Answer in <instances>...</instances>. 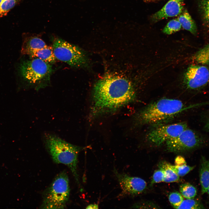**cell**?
Masks as SVG:
<instances>
[{
    "mask_svg": "<svg viewBox=\"0 0 209 209\" xmlns=\"http://www.w3.org/2000/svg\"><path fill=\"white\" fill-rule=\"evenodd\" d=\"M136 92L131 82L117 75L100 79L93 88L91 112L94 116L113 111L134 100Z\"/></svg>",
    "mask_w": 209,
    "mask_h": 209,
    "instance_id": "6da1fadb",
    "label": "cell"
},
{
    "mask_svg": "<svg viewBox=\"0 0 209 209\" xmlns=\"http://www.w3.org/2000/svg\"><path fill=\"white\" fill-rule=\"evenodd\" d=\"M193 107V105L185 107L179 100L162 98L149 104L140 110L136 116V120L141 125H160L185 110Z\"/></svg>",
    "mask_w": 209,
    "mask_h": 209,
    "instance_id": "7a4b0ae2",
    "label": "cell"
},
{
    "mask_svg": "<svg viewBox=\"0 0 209 209\" xmlns=\"http://www.w3.org/2000/svg\"><path fill=\"white\" fill-rule=\"evenodd\" d=\"M45 147L53 161L66 165L80 185L77 171L78 156L82 147L69 143L55 135L46 134L44 136Z\"/></svg>",
    "mask_w": 209,
    "mask_h": 209,
    "instance_id": "3957f363",
    "label": "cell"
},
{
    "mask_svg": "<svg viewBox=\"0 0 209 209\" xmlns=\"http://www.w3.org/2000/svg\"><path fill=\"white\" fill-rule=\"evenodd\" d=\"M19 71L21 78L28 85L38 90L48 85L53 69L49 63L33 58L22 61Z\"/></svg>",
    "mask_w": 209,
    "mask_h": 209,
    "instance_id": "277c9868",
    "label": "cell"
},
{
    "mask_svg": "<svg viewBox=\"0 0 209 209\" xmlns=\"http://www.w3.org/2000/svg\"><path fill=\"white\" fill-rule=\"evenodd\" d=\"M70 194L66 173L61 172L55 177L45 194L42 208L62 209L66 206Z\"/></svg>",
    "mask_w": 209,
    "mask_h": 209,
    "instance_id": "5b68a950",
    "label": "cell"
},
{
    "mask_svg": "<svg viewBox=\"0 0 209 209\" xmlns=\"http://www.w3.org/2000/svg\"><path fill=\"white\" fill-rule=\"evenodd\" d=\"M53 48L57 59L75 67L86 66L87 58L83 51L78 47L61 39H55Z\"/></svg>",
    "mask_w": 209,
    "mask_h": 209,
    "instance_id": "8992f818",
    "label": "cell"
},
{
    "mask_svg": "<svg viewBox=\"0 0 209 209\" xmlns=\"http://www.w3.org/2000/svg\"><path fill=\"white\" fill-rule=\"evenodd\" d=\"M205 142L201 135L188 127L178 136L166 142L165 144L168 151L179 152L199 147Z\"/></svg>",
    "mask_w": 209,
    "mask_h": 209,
    "instance_id": "52a82bcc",
    "label": "cell"
},
{
    "mask_svg": "<svg viewBox=\"0 0 209 209\" xmlns=\"http://www.w3.org/2000/svg\"><path fill=\"white\" fill-rule=\"evenodd\" d=\"M183 83L187 89L199 91L209 84V66L196 63L186 69Z\"/></svg>",
    "mask_w": 209,
    "mask_h": 209,
    "instance_id": "ba28073f",
    "label": "cell"
},
{
    "mask_svg": "<svg viewBox=\"0 0 209 209\" xmlns=\"http://www.w3.org/2000/svg\"><path fill=\"white\" fill-rule=\"evenodd\" d=\"M187 128L185 122L160 125L148 133L147 139L153 145L159 146L176 137Z\"/></svg>",
    "mask_w": 209,
    "mask_h": 209,
    "instance_id": "9c48e42d",
    "label": "cell"
},
{
    "mask_svg": "<svg viewBox=\"0 0 209 209\" xmlns=\"http://www.w3.org/2000/svg\"><path fill=\"white\" fill-rule=\"evenodd\" d=\"M114 173L118 181L123 195H135L139 194L146 189L147 183L143 179L129 176L120 173L114 168Z\"/></svg>",
    "mask_w": 209,
    "mask_h": 209,
    "instance_id": "30bf717a",
    "label": "cell"
},
{
    "mask_svg": "<svg viewBox=\"0 0 209 209\" xmlns=\"http://www.w3.org/2000/svg\"><path fill=\"white\" fill-rule=\"evenodd\" d=\"M184 5V0H169L161 9L151 16V20L155 23L177 16L183 10Z\"/></svg>",
    "mask_w": 209,
    "mask_h": 209,
    "instance_id": "8fae6325",
    "label": "cell"
},
{
    "mask_svg": "<svg viewBox=\"0 0 209 209\" xmlns=\"http://www.w3.org/2000/svg\"><path fill=\"white\" fill-rule=\"evenodd\" d=\"M44 42L40 37L36 36H31L25 38L21 48V53L27 55L30 52L46 46Z\"/></svg>",
    "mask_w": 209,
    "mask_h": 209,
    "instance_id": "7c38bea8",
    "label": "cell"
},
{
    "mask_svg": "<svg viewBox=\"0 0 209 209\" xmlns=\"http://www.w3.org/2000/svg\"><path fill=\"white\" fill-rule=\"evenodd\" d=\"M200 181L202 194L207 192L209 187V159L202 156L200 170Z\"/></svg>",
    "mask_w": 209,
    "mask_h": 209,
    "instance_id": "4fadbf2b",
    "label": "cell"
},
{
    "mask_svg": "<svg viewBox=\"0 0 209 209\" xmlns=\"http://www.w3.org/2000/svg\"><path fill=\"white\" fill-rule=\"evenodd\" d=\"M28 55L33 58H38L49 63H54L56 59L53 47L48 46L43 48L33 51Z\"/></svg>",
    "mask_w": 209,
    "mask_h": 209,
    "instance_id": "5bb4252c",
    "label": "cell"
},
{
    "mask_svg": "<svg viewBox=\"0 0 209 209\" xmlns=\"http://www.w3.org/2000/svg\"><path fill=\"white\" fill-rule=\"evenodd\" d=\"M177 19L184 29L189 31L195 36L197 35V25L187 10H183L178 17Z\"/></svg>",
    "mask_w": 209,
    "mask_h": 209,
    "instance_id": "9a60e30c",
    "label": "cell"
},
{
    "mask_svg": "<svg viewBox=\"0 0 209 209\" xmlns=\"http://www.w3.org/2000/svg\"><path fill=\"white\" fill-rule=\"evenodd\" d=\"M198 6L203 22L209 29V0H198Z\"/></svg>",
    "mask_w": 209,
    "mask_h": 209,
    "instance_id": "2e32d148",
    "label": "cell"
},
{
    "mask_svg": "<svg viewBox=\"0 0 209 209\" xmlns=\"http://www.w3.org/2000/svg\"><path fill=\"white\" fill-rule=\"evenodd\" d=\"M179 190L181 195L186 199H193L197 195L196 188L189 183H184L181 185Z\"/></svg>",
    "mask_w": 209,
    "mask_h": 209,
    "instance_id": "e0dca14e",
    "label": "cell"
},
{
    "mask_svg": "<svg viewBox=\"0 0 209 209\" xmlns=\"http://www.w3.org/2000/svg\"><path fill=\"white\" fill-rule=\"evenodd\" d=\"M160 167L163 169L165 172V176L164 182L171 183L177 182L179 180V176L167 166L166 163H163Z\"/></svg>",
    "mask_w": 209,
    "mask_h": 209,
    "instance_id": "ac0fdd59",
    "label": "cell"
},
{
    "mask_svg": "<svg viewBox=\"0 0 209 209\" xmlns=\"http://www.w3.org/2000/svg\"><path fill=\"white\" fill-rule=\"evenodd\" d=\"M181 25L177 19L170 20L163 30V32L167 35H170L180 30Z\"/></svg>",
    "mask_w": 209,
    "mask_h": 209,
    "instance_id": "d6986e66",
    "label": "cell"
},
{
    "mask_svg": "<svg viewBox=\"0 0 209 209\" xmlns=\"http://www.w3.org/2000/svg\"><path fill=\"white\" fill-rule=\"evenodd\" d=\"M204 207L201 203L193 199L183 200L176 209H202Z\"/></svg>",
    "mask_w": 209,
    "mask_h": 209,
    "instance_id": "ffe728a7",
    "label": "cell"
},
{
    "mask_svg": "<svg viewBox=\"0 0 209 209\" xmlns=\"http://www.w3.org/2000/svg\"><path fill=\"white\" fill-rule=\"evenodd\" d=\"M166 163L167 166L173 170L179 177L184 176L192 170L194 167V166H190L186 164L178 166L172 165L167 163Z\"/></svg>",
    "mask_w": 209,
    "mask_h": 209,
    "instance_id": "44dd1931",
    "label": "cell"
},
{
    "mask_svg": "<svg viewBox=\"0 0 209 209\" xmlns=\"http://www.w3.org/2000/svg\"><path fill=\"white\" fill-rule=\"evenodd\" d=\"M16 2V0H3L0 5V18L7 15Z\"/></svg>",
    "mask_w": 209,
    "mask_h": 209,
    "instance_id": "7402d4cb",
    "label": "cell"
},
{
    "mask_svg": "<svg viewBox=\"0 0 209 209\" xmlns=\"http://www.w3.org/2000/svg\"><path fill=\"white\" fill-rule=\"evenodd\" d=\"M169 200L173 207L176 209L183 200V196L177 192L170 193L169 196Z\"/></svg>",
    "mask_w": 209,
    "mask_h": 209,
    "instance_id": "603a6c76",
    "label": "cell"
},
{
    "mask_svg": "<svg viewBox=\"0 0 209 209\" xmlns=\"http://www.w3.org/2000/svg\"><path fill=\"white\" fill-rule=\"evenodd\" d=\"M165 176V172L164 170L161 167L155 171L153 174L151 184L158 183L163 181Z\"/></svg>",
    "mask_w": 209,
    "mask_h": 209,
    "instance_id": "cb8c5ba5",
    "label": "cell"
},
{
    "mask_svg": "<svg viewBox=\"0 0 209 209\" xmlns=\"http://www.w3.org/2000/svg\"><path fill=\"white\" fill-rule=\"evenodd\" d=\"M175 165L181 166L186 164V162L184 158L181 156L176 157L175 160Z\"/></svg>",
    "mask_w": 209,
    "mask_h": 209,
    "instance_id": "d4e9b609",
    "label": "cell"
},
{
    "mask_svg": "<svg viewBox=\"0 0 209 209\" xmlns=\"http://www.w3.org/2000/svg\"><path fill=\"white\" fill-rule=\"evenodd\" d=\"M99 206L97 204H91L87 206L86 209H98Z\"/></svg>",
    "mask_w": 209,
    "mask_h": 209,
    "instance_id": "484cf974",
    "label": "cell"
},
{
    "mask_svg": "<svg viewBox=\"0 0 209 209\" xmlns=\"http://www.w3.org/2000/svg\"><path fill=\"white\" fill-rule=\"evenodd\" d=\"M205 125L206 129L209 131V115L207 117Z\"/></svg>",
    "mask_w": 209,
    "mask_h": 209,
    "instance_id": "4316f807",
    "label": "cell"
},
{
    "mask_svg": "<svg viewBox=\"0 0 209 209\" xmlns=\"http://www.w3.org/2000/svg\"><path fill=\"white\" fill-rule=\"evenodd\" d=\"M145 0V1H147L149 2V1H155L156 0Z\"/></svg>",
    "mask_w": 209,
    "mask_h": 209,
    "instance_id": "83f0119b",
    "label": "cell"
},
{
    "mask_svg": "<svg viewBox=\"0 0 209 209\" xmlns=\"http://www.w3.org/2000/svg\"><path fill=\"white\" fill-rule=\"evenodd\" d=\"M207 192L208 193V195H209V187L208 188V190H207Z\"/></svg>",
    "mask_w": 209,
    "mask_h": 209,
    "instance_id": "f1b7e54d",
    "label": "cell"
},
{
    "mask_svg": "<svg viewBox=\"0 0 209 209\" xmlns=\"http://www.w3.org/2000/svg\"><path fill=\"white\" fill-rule=\"evenodd\" d=\"M3 0H0V5L1 3L2 2Z\"/></svg>",
    "mask_w": 209,
    "mask_h": 209,
    "instance_id": "f546056e",
    "label": "cell"
}]
</instances>
